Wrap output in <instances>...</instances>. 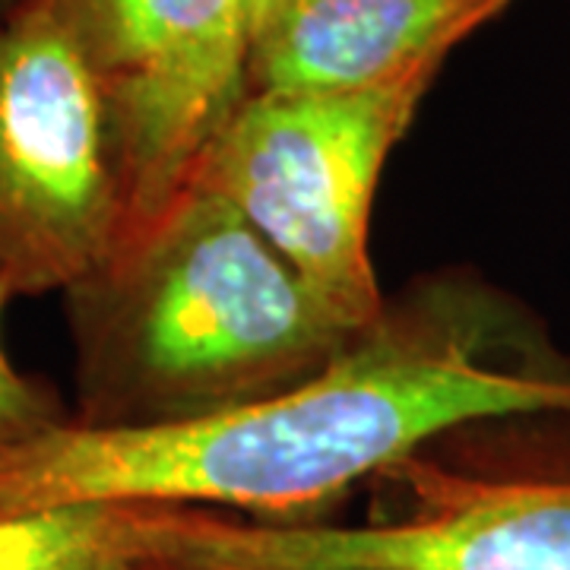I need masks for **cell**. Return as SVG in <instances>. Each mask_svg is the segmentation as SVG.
<instances>
[{"label":"cell","mask_w":570,"mask_h":570,"mask_svg":"<svg viewBox=\"0 0 570 570\" xmlns=\"http://www.w3.org/2000/svg\"><path fill=\"white\" fill-rule=\"evenodd\" d=\"M570 412V381L494 362L460 307L381 314L298 384L171 422L67 419L0 453V517L70 504H324L469 422Z\"/></svg>","instance_id":"6da1fadb"},{"label":"cell","mask_w":570,"mask_h":570,"mask_svg":"<svg viewBox=\"0 0 570 570\" xmlns=\"http://www.w3.org/2000/svg\"><path fill=\"white\" fill-rule=\"evenodd\" d=\"M80 422H171L298 384L358 336L219 190L178 204L67 295Z\"/></svg>","instance_id":"7a4b0ae2"},{"label":"cell","mask_w":570,"mask_h":570,"mask_svg":"<svg viewBox=\"0 0 570 570\" xmlns=\"http://www.w3.org/2000/svg\"><path fill=\"white\" fill-rule=\"evenodd\" d=\"M441 61L336 92L247 89L197 181L219 190L352 333L384 307L367 254L371 204Z\"/></svg>","instance_id":"3957f363"},{"label":"cell","mask_w":570,"mask_h":570,"mask_svg":"<svg viewBox=\"0 0 570 570\" xmlns=\"http://www.w3.org/2000/svg\"><path fill=\"white\" fill-rule=\"evenodd\" d=\"M102 86L48 0L0 22V292L67 295L121 242Z\"/></svg>","instance_id":"277c9868"},{"label":"cell","mask_w":570,"mask_h":570,"mask_svg":"<svg viewBox=\"0 0 570 570\" xmlns=\"http://www.w3.org/2000/svg\"><path fill=\"white\" fill-rule=\"evenodd\" d=\"M102 86L137 245L197 181L209 146L250 82L245 0H48ZM111 254V257H115Z\"/></svg>","instance_id":"5b68a950"},{"label":"cell","mask_w":570,"mask_h":570,"mask_svg":"<svg viewBox=\"0 0 570 570\" xmlns=\"http://www.w3.org/2000/svg\"><path fill=\"white\" fill-rule=\"evenodd\" d=\"M149 570H570V485L469 489L387 527L235 523L134 504Z\"/></svg>","instance_id":"8992f818"},{"label":"cell","mask_w":570,"mask_h":570,"mask_svg":"<svg viewBox=\"0 0 570 570\" xmlns=\"http://www.w3.org/2000/svg\"><path fill=\"white\" fill-rule=\"evenodd\" d=\"M513 0H279L250 39V89L336 92L441 61Z\"/></svg>","instance_id":"52a82bcc"},{"label":"cell","mask_w":570,"mask_h":570,"mask_svg":"<svg viewBox=\"0 0 570 570\" xmlns=\"http://www.w3.org/2000/svg\"><path fill=\"white\" fill-rule=\"evenodd\" d=\"M0 570H149L134 504H70L0 517Z\"/></svg>","instance_id":"ba28073f"},{"label":"cell","mask_w":570,"mask_h":570,"mask_svg":"<svg viewBox=\"0 0 570 570\" xmlns=\"http://www.w3.org/2000/svg\"><path fill=\"white\" fill-rule=\"evenodd\" d=\"M10 298L0 292V453L26 444L48 428L67 422L58 393L45 381L26 374L3 343V311Z\"/></svg>","instance_id":"9c48e42d"},{"label":"cell","mask_w":570,"mask_h":570,"mask_svg":"<svg viewBox=\"0 0 570 570\" xmlns=\"http://www.w3.org/2000/svg\"><path fill=\"white\" fill-rule=\"evenodd\" d=\"M247 3V22H250V39H254V32L269 20V13L279 7V0H245Z\"/></svg>","instance_id":"30bf717a"},{"label":"cell","mask_w":570,"mask_h":570,"mask_svg":"<svg viewBox=\"0 0 570 570\" xmlns=\"http://www.w3.org/2000/svg\"><path fill=\"white\" fill-rule=\"evenodd\" d=\"M22 3H26V0H0V22L10 20V17H13V13L20 10Z\"/></svg>","instance_id":"8fae6325"}]
</instances>
